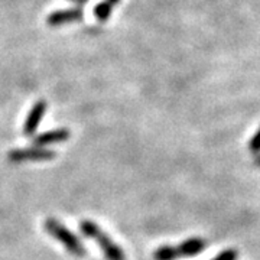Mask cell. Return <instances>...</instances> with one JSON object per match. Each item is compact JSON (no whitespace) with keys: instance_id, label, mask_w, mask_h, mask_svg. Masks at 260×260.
<instances>
[{"instance_id":"cell-1","label":"cell","mask_w":260,"mask_h":260,"mask_svg":"<svg viewBox=\"0 0 260 260\" xmlns=\"http://www.w3.org/2000/svg\"><path fill=\"white\" fill-rule=\"evenodd\" d=\"M80 230L85 237L93 239L102 249L104 257L107 260H126V254L120 246H117L112 239L103 232L102 229L91 220L80 221Z\"/></svg>"},{"instance_id":"cell-2","label":"cell","mask_w":260,"mask_h":260,"mask_svg":"<svg viewBox=\"0 0 260 260\" xmlns=\"http://www.w3.org/2000/svg\"><path fill=\"white\" fill-rule=\"evenodd\" d=\"M44 229L51 237L58 240L67 250L73 253L74 256H77V257H84L85 256L87 250L83 246V243L80 242V239L75 236L74 233L70 232L64 224L59 223L56 218H52V217L47 218L45 223H44Z\"/></svg>"},{"instance_id":"cell-3","label":"cell","mask_w":260,"mask_h":260,"mask_svg":"<svg viewBox=\"0 0 260 260\" xmlns=\"http://www.w3.org/2000/svg\"><path fill=\"white\" fill-rule=\"evenodd\" d=\"M56 153L54 150L35 146V148L10 150L8 159L12 164H23V162H28V160H49V159H54Z\"/></svg>"},{"instance_id":"cell-4","label":"cell","mask_w":260,"mask_h":260,"mask_svg":"<svg viewBox=\"0 0 260 260\" xmlns=\"http://www.w3.org/2000/svg\"><path fill=\"white\" fill-rule=\"evenodd\" d=\"M83 16V10L80 8L54 10L52 13L48 15L47 22L49 26L56 28V26H62V25H67V23H73V22H77V20H81Z\"/></svg>"},{"instance_id":"cell-5","label":"cell","mask_w":260,"mask_h":260,"mask_svg":"<svg viewBox=\"0 0 260 260\" xmlns=\"http://www.w3.org/2000/svg\"><path fill=\"white\" fill-rule=\"evenodd\" d=\"M47 109L48 104L44 100H39V102L34 104V107L30 109L28 117L25 120V124H23V135L25 136H34L35 135V132H37L38 126H39V123L42 120L44 114L47 112Z\"/></svg>"},{"instance_id":"cell-6","label":"cell","mask_w":260,"mask_h":260,"mask_svg":"<svg viewBox=\"0 0 260 260\" xmlns=\"http://www.w3.org/2000/svg\"><path fill=\"white\" fill-rule=\"evenodd\" d=\"M71 136V132L68 129H55L51 130V132H47V133H42L39 136H35L34 139V145L35 146H47V145H54V143H61V142H65Z\"/></svg>"},{"instance_id":"cell-7","label":"cell","mask_w":260,"mask_h":260,"mask_svg":"<svg viewBox=\"0 0 260 260\" xmlns=\"http://www.w3.org/2000/svg\"><path fill=\"white\" fill-rule=\"evenodd\" d=\"M205 249V242L203 239H188L184 243H181L177 247L178 256L179 257H194L197 254H200Z\"/></svg>"},{"instance_id":"cell-8","label":"cell","mask_w":260,"mask_h":260,"mask_svg":"<svg viewBox=\"0 0 260 260\" xmlns=\"http://www.w3.org/2000/svg\"><path fill=\"white\" fill-rule=\"evenodd\" d=\"M178 256L177 247L174 246H160L156 251L153 253V260H177Z\"/></svg>"},{"instance_id":"cell-9","label":"cell","mask_w":260,"mask_h":260,"mask_svg":"<svg viewBox=\"0 0 260 260\" xmlns=\"http://www.w3.org/2000/svg\"><path fill=\"white\" fill-rule=\"evenodd\" d=\"M112 9L113 6L109 3V2H102V3H99L95 8H94V16L99 19L100 22H106L107 19L110 18V15H112Z\"/></svg>"},{"instance_id":"cell-10","label":"cell","mask_w":260,"mask_h":260,"mask_svg":"<svg viewBox=\"0 0 260 260\" xmlns=\"http://www.w3.org/2000/svg\"><path fill=\"white\" fill-rule=\"evenodd\" d=\"M239 253L234 249H227V250L221 251L220 254H217L213 260H237Z\"/></svg>"},{"instance_id":"cell-11","label":"cell","mask_w":260,"mask_h":260,"mask_svg":"<svg viewBox=\"0 0 260 260\" xmlns=\"http://www.w3.org/2000/svg\"><path fill=\"white\" fill-rule=\"evenodd\" d=\"M249 149H250L251 153H259L260 152V129L249 142Z\"/></svg>"},{"instance_id":"cell-12","label":"cell","mask_w":260,"mask_h":260,"mask_svg":"<svg viewBox=\"0 0 260 260\" xmlns=\"http://www.w3.org/2000/svg\"><path fill=\"white\" fill-rule=\"evenodd\" d=\"M70 2H74L75 5H78V6H81V5H85L88 0H70Z\"/></svg>"},{"instance_id":"cell-13","label":"cell","mask_w":260,"mask_h":260,"mask_svg":"<svg viewBox=\"0 0 260 260\" xmlns=\"http://www.w3.org/2000/svg\"><path fill=\"white\" fill-rule=\"evenodd\" d=\"M106 2H109L112 6H114V5H119V3H120V0H106Z\"/></svg>"},{"instance_id":"cell-14","label":"cell","mask_w":260,"mask_h":260,"mask_svg":"<svg viewBox=\"0 0 260 260\" xmlns=\"http://www.w3.org/2000/svg\"><path fill=\"white\" fill-rule=\"evenodd\" d=\"M256 165H259L260 167V156H257V158H256Z\"/></svg>"}]
</instances>
